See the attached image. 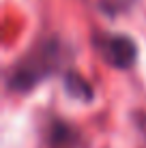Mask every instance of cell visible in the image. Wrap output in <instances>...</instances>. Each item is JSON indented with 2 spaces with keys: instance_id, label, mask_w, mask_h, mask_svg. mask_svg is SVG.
<instances>
[{
  "instance_id": "1",
  "label": "cell",
  "mask_w": 146,
  "mask_h": 148,
  "mask_svg": "<svg viewBox=\"0 0 146 148\" xmlns=\"http://www.w3.org/2000/svg\"><path fill=\"white\" fill-rule=\"evenodd\" d=\"M62 60H64L62 45L56 39L43 41L13 67L11 75H9V86H11V90L26 92V90L34 88L39 82H43L47 75H52L54 71H58L62 67Z\"/></svg>"
},
{
  "instance_id": "2",
  "label": "cell",
  "mask_w": 146,
  "mask_h": 148,
  "mask_svg": "<svg viewBox=\"0 0 146 148\" xmlns=\"http://www.w3.org/2000/svg\"><path fill=\"white\" fill-rule=\"evenodd\" d=\"M99 56L114 69H131L138 58V47L127 34H103L95 41Z\"/></svg>"
},
{
  "instance_id": "4",
  "label": "cell",
  "mask_w": 146,
  "mask_h": 148,
  "mask_svg": "<svg viewBox=\"0 0 146 148\" xmlns=\"http://www.w3.org/2000/svg\"><path fill=\"white\" fill-rule=\"evenodd\" d=\"M131 4V0H103V7L108 11L116 13V11H125V9Z\"/></svg>"
},
{
  "instance_id": "5",
  "label": "cell",
  "mask_w": 146,
  "mask_h": 148,
  "mask_svg": "<svg viewBox=\"0 0 146 148\" xmlns=\"http://www.w3.org/2000/svg\"><path fill=\"white\" fill-rule=\"evenodd\" d=\"M135 127H138L140 137H142V148H146V114L135 116Z\"/></svg>"
},
{
  "instance_id": "3",
  "label": "cell",
  "mask_w": 146,
  "mask_h": 148,
  "mask_svg": "<svg viewBox=\"0 0 146 148\" xmlns=\"http://www.w3.org/2000/svg\"><path fill=\"white\" fill-rule=\"evenodd\" d=\"M64 84H67V92L71 97H75V99H80V101H90L93 99V88H90V84L84 77H80L77 73L69 71L67 77H64Z\"/></svg>"
}]
</instances>
